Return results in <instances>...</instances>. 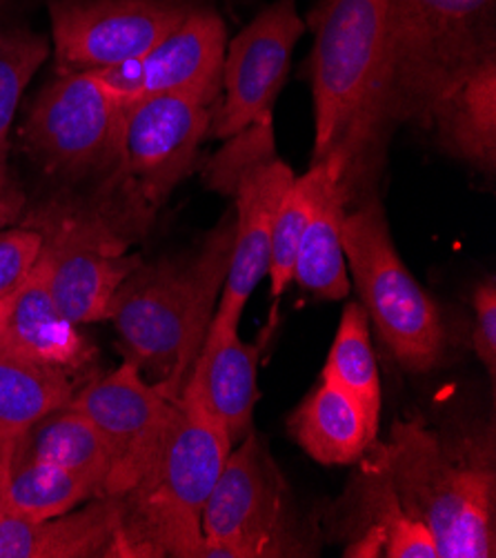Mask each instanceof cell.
<instances>
[{"label":"cell","instance_id":"6da1fadb","mask_svg":"<svg viewBox=\"0 0 496 558\" xmlns=\"http://www.w3.org/2000/svg\"><path fill=\"white\" fill-rule=\"evenodd\" d=\"M496 53V0H388L374 83L339 149L346 183L363 154L399 125L430 128L436 107Z\"/></svg>","mask_w":496,"mask_h":558},{"label":"cell","instance_id":"7a4b0ae2","mask_svg":"<svg viewBox=\"0 0 496 558\" xmlns=\"http://www.w3.org/2000/svg\"><path fill=\"white\" fill-rule=\"evenodd\" d=\"M367 472L434 536L438 558L496 556V472L492 442L448 438L416 421L370 445Z\"/></svg>","mask_w":496,"mask_h":558},{"label":"cell","instance_id":"3957f363","mask_svg":"<svg viewBox=\"0 0 496 558\" xmlns=\"http://www.w3.org/2000/svg\"><path fill=\"white\" fill-rule=\"evenodd\" d=\"M232 438L194 374L174 399L168 429L145 478L121 504L114 556H203L201 512L232 452Z\"/></svg>","mask_w":496,"mask_h":558},{"label":"cell","instance_id":"277c9868","mask_svg":"<svg viewBox=\"0 0 496 558\" xmlns=\"http://www.w3.org/2000/svg\"><path fill=\"white\" fill-rule=\"evenodd\" d=\"M234 243V220L216 228L194 256L136 265L109 303L128 359L156 376V387L177 399L194 367L223 288Z\"/></svg>","mask_w":496,"mask_h":558},{"label":"cell","instance_id":"5b68a950","mask_svg":"<svg viewBox=\"0 0 496 558\" xmlns=\"http://www.w3.org/2000/svg\"><path fill=\"white\" fill-rule=\"evenodd\" d=\"M214 102L190 94H165L123 105L121 128L87 216L117 239L143 230L192 172L198 145L209 134Z\"/></svg>","mask_w":496,"mask_h":558},{"label":"cell","instance_id":"8992f818","mask_svg":"<svg viewBox=\"0 0 496 558\" xmlns=\"http://www.w3.org/2000/svg\"><path fill=\"white\" fill-rule=\"evenodd\" d=\"M341 239L361 305L383 343L412 372L436 367L446 348L444 323L401 260L380 205L367 203L346 214Z\"/></svg>","mask_w":496,"mask_h":558},{"label":"cell","instance_id":"52a82bcc","mask_svg":"<svg viewBox=\"0 0 496 558\" xmlns=\"http://www.w3.org/2000/svg\"><path fill=\"white\" fill-rule=\"evenodd\" d=\"M201 558L310 556L288 481L254 432L232 448L201 512Z\"/></svg>","mask_w":496,"mask_h":558},{"label":"cell","instance_id":"ba28073f","mask_svg":"<svg viewBox=\"0 0 496 558\" xmlns=\"http://www.w3.org/2000/svg\"><path fill=\"white\" fill-rule=\"evenodd\" d=\"M388 0H320L310 14L314 156L318 162L350 138L370 96Z\"/></svg>","mask_w":496,"mask_h":558},{"label":"cell","instance_id":"9c48e42d","mask_svg":"<svg viewBox=\"0 0 496 558\" xmlns=\"http://www.w3.org/2000/svg\"><path fill=\"white\" fill-rule=\"evenodd\" d=\"M234 138L237 145L211 165V185L237 198L232 260L223 296L211 316V325L226 329H239L247 299L269 269L274 220L297 179L290 167L274 156L271 123L254 125Z\"/></svg>","mask_w":496,"mask_h":558},{"label":"cell","instance_id":"30bf717a","mask_svg":"<svg viewBox=\"0 0 496 558\" xmlns=\"http://www.w3.org/2000/svg\"><path fill=\"white\" fill-rule=\"evenodd\" d=\"M123 105L94 74H61L34 100L23 125L29 156L51 177L81 179L112 162Z\"/></svg>","mask_w":496,"mask_h":558},{"label":"cell","instance_id":"8fae6325","mask_svg":"<svg viewBox=\"0 0 496 558\" xmlns=\"http://www.w3.org/2000/svg\"><path fill=\"white\" fill-rule=\"evenodd\" d=\"M196 0H51L49 19L61 74L138 59L196 10Z\"/></svg>","mask_w":496,"mask_h":558},{"label":"cell","instance_id":"7c38bea8","mask_svg":"<svg viewBox=\"0 0 496 558\" xmlns=\"http://www.w3.org/2000/svg\"><path fill=\"white\" fill-rule=\"evenodd\" d=\"M72 405L92 421L105 445V496L130 494L154 465L174 401L128 359L119 369L76 389Z\"/></svg>","mask_w":496,"mask_h":558},{"label":"cell","instance_id":"4fadbf2b","mask_svg":"<svg viewBox=\"0 0 496 558\" xmlns=\"http://www.w3.org/2000/svg\"><path fill=\"white\" fill-rule=\"evenodd\" d=\"M303 32L305 23L294 0H277L232 38L220 78L223 102L211 117L209 134L230 138L254 125L271 123V105L288 78Z\"/></svg>","mask_w":496,"mask_h":558},{"label":"cell","instance_id":"5bb4252c","mask_svg":"<svg viewBox=\"0 0 496 558\" xmlns=\"http://www.w3.org/2000/svg\"><path fill=\"white\" fill-rule=\"evenodd\" d=\"M38 260L47 274L53 303L74 325L107 320L109 303L138 265L125 256V243L83 211L49 218L43 228Z\"/></svg>","mask_w":496,"mask_h":558},{"label":"cell","instance_id":"9a60e30c","mask_svg":"<svg viewBox=\"0 0 496 558\" xmlns=\"http://www.w3.org/2000/svg\"><path fill=\"white\" fill-rule=\"evenodd\" d=\"M226 47L228 32L223 19L198 3L183 25L147 53L89 74L121 105L165 94L201 96L216 105Z\"/></svg>","mask_w":496,"mask_h":558},{"label":"cell","instance_id":"2e32d148","mask_svg":"<svg viewBox=\"0 0 496 558\" xmlns=\"http://www.w3.org/2000/svg\"><path fill=\"white\" fill-rule=\"evenodd\" d=\"M0 348L68 374L94 356L78 325L53 303L40 260L14 292L0 299Z\"/></svg>","mask_w":496,"mask_h":558},{"label":"cell","instance_id":"e0dca14e","mask_svg":"<svg viewBox=\"0 0 496 558\" xmlns=\"http://www.w3.org/2000/svg\"><path fill=\"white\" fill-rule=\"evenodd\" d=\"M121 527L117 496H96L81 510L27 519L0 510V558L114 556Z\"/></svg>","mask_w":496,"mask_h":558},{"label":"cell","instance_id":"ac0fdd59","mask_svg":"<svg viewBox=\"0 0 496 558\" xmlns=\"http://www.w3.org/2000/svg\"><path fill=\"white\" fill-rule=\"evenodd\" d=\"M318 162L323 165V181L297 252L294 281L320 299L341 301L350 292L348 263L341 239L348 158L343 151L335 149Z\"/></svg>","mask_w":496,"mask_h":558},{"label":"cell","instance_id":"d6986e66","mask_svg":"<svg viewBox=\"0 0 496 558\" xmlns=\"http://www.w3.org/2000/svg\"><path fill=\"white\" fill-rule=\"evenodd\" d=\"M258 354L261 348L239 339V329L209 323L203 348L190 374L203 387L211 414L226 425L232 445L252 432L258 401Z\"/></svg>","mask_w":496,"mask_h":558},{"label":"cell","instance_id":"ffe728a7","mask_svg":"<svg viewBox=\"0 0 496 558\" xmlns=\"http://www.w3.org/2000/svg\"><path fill=\"white\" fill-rule=\"evenodd\" d=\"M438 145L492 174L496 170V53L479 63L434 111Z\"/></svg>","mask_w":496,"mask_h":558},{"label":"cell","instance_id":"44dd1931","mask_svg":"<svg viewBox=\"0 0 496 558\" xmlns=\"http://www.w3.org/2000/svg\"><path fill=\"white\" fill-rule=\"evenodd\" d=\"M301 448L323 465L361 461L376 440L374 425L361 405L332 383L320 385L303 401L290 421Z\"/></svg>","mask_w":496,"mask_h":558},{"label":"cell","instance_id":"7402d4cb","mask_svg":"<svg viewBox=\"0 0 496 558\" xmlns=\"http://www.w3.org/2000/svg\"><path fill=\"white\" fill-rule=\"evenodd\" d=\"M10 445L16 457L70 470L105 496L109 474L105 445L92 421L72 401L36 421Z\"/></svg>","mask_w":496,"mask_h":558},{"label":"cell","instance_id":"603a6c76","mask_svg":"<svg viewBox=\"0 0 496 558\" xmlns=\"http://www.w3.org/2000/svg\"><path fill=\"white\" fill-rule=\"evenodd\" d=\"M100 496L83 476L40 461L21 459L10 440L0 442V510L27 519H53Z\"/></svg>","mask_w":496,"mask_h":558},{"label":"cell","instance_id":"cb8c5ba5","mask_svg":"<svg viewBox=\"0 0 496 558\" xmlns=\"http://www.w3.org/2000/svg\"><path fill=\"white\" fill-rule=\"evenodd\" d=\"M74 392L68 372L0 348V442L19 438L49 412L68 405Z\"/></svg>","mask_w":496,"mask_h":558},{"label":"cell","instance_id":"d4e9b609","mask_svg":"<svg viewBox=\"0 0 496 558\" xmlns=\"http://www.w3.org/2000/svg\"><path fill=\"white\" fill-rule=\"evenodd\" d=\"M323 380L350 395L365 416L378 425L380 380L370 341V318L361 303H350L341 316L335 345L323 367Z\"/></svg>","mask_w":496,"mask_h":558},{"label":"cell","instance_id":"484cf974","mask_svg":"<svg viewBox=\"0 0 496 558\" xmlns=\"http://www.w3.org/2000/svg\"><path fill=\"white\" fill-rule=\"evenodd\" d=\"M320 181H323V165L314 162L305 177L292 181V185L288 187L279 205L277 220H274L269 269H267L274 299H279L286 292V288L294 281L297 252L310 222V216L314 211Z\"/></svg>","mask_w":496,"mask_h":558},{"label":"cell","instance_id":"4316f807","mask_svg":"<svg viewBox=\"0 0 496 558\" xmlns=\"http://www.w3.org/2000/svg\"><path fill=\"white\" fill-rule=\"evenodd\" d=\"M49 56L45 36L29 29H12L0 36V185L8 181L10 132L23 92Z\"/></svg>","mask_w":496,"mask_h":558},{"label":"cell","instance_id":"83f0119b","mask_svg":"<svg viewBox=\"0 0 496 558\" xmlns=\"http://www.w3.org/2000/svg\"><path fill=\"white\" fill-rule=\"evenodd\" d=\"M45 234L38 228L0 230V299L14 292L38 263Z\"/></svg>","mask_w":496,"mask_h":558},{"label":"cell","instance_id":"f1b7e54d","mask_svg":"<svg viewBox=\"0 0 496 558\" xmlns=\"http://www.w3.org/2000/svg\"><path fill=\"white\" fill-rule=\"evenodd\" d=\"M474 350L479 361L485 365L489 378L496 376V286L487 278L479 286L474 296Z\"/></svg>","mask_w":496,"mask_h":558},{"label":"cell","instance_id":"f546056e","mask_svg":"<svg viewBox=\"0 0 496 558\" xmlns=\"http://www.w3.org/2000/svg\"><path fill=\"white\" fill-rule=\"evenodd\" d=\"M23 196L10 185H0V230H5L12 220L21 214Z\"/></svg>","mask_w":496,"mask_h":558}]
</instances>
